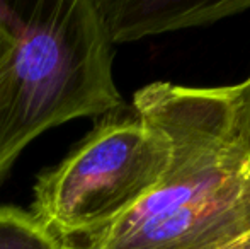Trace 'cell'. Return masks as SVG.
Wrapping results in <instances>:
<instances>
[{"mask_svg":"<svg viewBox=\"0 0 250 249\" xmlns=\"http://www.w3.org/2000/svg\"><path fill=\"white\" fill-rule=\"evenodd\" d=\"M121 110L105 114L34 186L31 215L68 248L121 220L157 186L170 162L167 138L135 111Z\"/></svg>","mask_w":250,"mask_h":249,"instance_id":"cell-3","label":"cell"},{"mask_svg":"<svg viewBox=\"0 0 250 249\" xmlns=\"http://www.w3.org/2000/svg\"><path fill=\"white\" fill-rule=\"evenodd\" d=\"M231 92V130L235 143L250 159V75L244 82L230 86Z\"/></svg>","mask_w":250,"mask_h":249,"instance_id":"cell-6","label":"cell"},{"mask_svg":"<svg viewBox=\"0 0 250 249\" xmlns=\"http://www.w3.org/2000/svg\"><path fill=\"white\" fill-rule=\"evenodd\" d=\"M133 111L167 138V171L121 220L72 249H225L250 237V159L233 138L230 86L153 82Z\"/></svg>","mask_w":250,"mask_h":249,"instance_id":"cell-1","label":"cell"},{"mask_svg":"<svg viewBox=\"0 0 250 249\" xmlns=\"http://www.w3.org/2000/svg\"><path fill=\"white\" fill-rule=\"evenodd\" d=\"M225 249H250V237H247V239H244V241H238V243L231 244V246H228Z\"/></svg>","mask_w":250,"mask_h":249,"instance_id":"cell-8","label":"cell"},{"mask_svg":"<svg viewBox=\"0 0 250 249\" xmlns=\"http://www.w3.org/2000/svg\"><path fill=\"white\" fill-rule=\"evenodd\" d=\"M12 40L0 70V178L51 126L123 108L112 43L92 0L21 2Z\"/></svg>","mask_w":250,"mask_h":249,"instance_id":"cell-2","label":"cell"},{"mask_svg":"<svg viewBox=\"0 0 250 249\" xmlns=\"http://www.w3.org/2000/svg\"><path fill=\"white\" fill-rule=\"evenodd\" d=\"M12 46H14V40L5 31L0 29V70H2L7 58H9L10 51H12Z\"/></svg>","mask_w":250,"mask_h":249,"instance_id":"cell-7","label":"cell"},{"mask_svg":"<svg viewBox=\"0 0 250 249\" xmlns=\"http://www.w3.org/2000/svg\"><path fill=\"white\" fill-rule=\"evenodd\" d=\"M0 249H70L31 212L0 206Z\"/></svg>","mask_w":250,"mask_h":249,"instance_id":"cell-5","label":"cell"},{"mask_svg":"<svg viewBox=\"0 0 250 249\" xmlns=\"http://www.w3.org/2000/svg\"><path fill=\"white\" fill-rule=\"evenodd\" d=\"M111 43L214 24L250 9V0H92Z\"/></svg>","mask_w":250,"mask_h":249,"instance_id":"cell-4","label":"cell"}]
</instances>
